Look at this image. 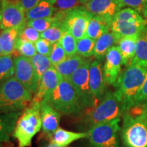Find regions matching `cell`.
<instances>
[{"instance_id":"44","label":"cell","mask_w":147,"mask_h":147,"mask_svg":"<svg viewBox=\"0 0 147 147\" xmlns=\"http://www.w3.org/2000/svg\"><path fill=\"white\" fill-rule=\"evenodd\" d=\"M146 113H147V103H146Z\"/></svg>"},{"instance_id":"19","label":"cell","mask_w":147,"mask_h":147,"mask_svg":"<svg viewBox=\"0 0 147 147\" xmlns=\"http://www.w3.org/2000/svg\"><path fill=\"white\" fill-rule=\"evenodd\" d=\"M121 37L115 33L108 32L95 41V45L93 52V57L95 59L102 61L106 57V54L112 47L118 44Z\"/></svg>"},{"instance_id":"4","label":"cell","mask_w":147,"mask_h":147,"mask_svg":"<svg viewBox=\"0 0 147 147\" xmlns=\"http://www.w3.org/2000/svg\"><path fill=\"white\" fill-rule=\"evenodd\" d=\"M42 128L40 103L32 100L21 113L12 136L17 140L18 147H31L33 138Z\"/></svg>"},{"instance_id":"9","label":"cell","mask_w":147,"mask_h":147,"mask_svg":"<svg viewBox=\"0 0 147 147\" xmlns=\"http://www.w3.org/2000/svg\"><path fill=\"white\" fill-rule=\"evenodd\" d=\"M91 59H87L81 67H79L69 78L76 94L84 108H91L96 105L97 100L92 94L89 86V71Z\"/></svg>"},{"instance_id":"37","label":"cell","mask_w":147,"mask_h":147,"mask_svg":"<svg viewBox=\"0 0 147 147\" xmlns=\"http://www.w3.org/2000/svg\"><path fill=\"white\" fill-rule=\"evenodd\" d=\"M36 51L39 54L46 55L49 57L51 51H52L53 45L51 42L47 41L44 38H40L39 40L34 44Z\"/></svg>"},{"instance_id":"32","label":"cell","mask_w":147,"mask_h":147,"mask_svg":"<svg viewBox=\"0 0 147 147\" xmlns=\"http://www.w3.org/2000/svg\"><path fill=\"white\" fill-rule=\"evenodd\" d=\"M16 50L22 56L32 58L36 54V49L34 43L28 40H24L18 36L16 44Z\"/></svg>"},{"instance_id":"33","label":"cell","mask_w":147,"mask_h":147,"mask_svg":"<svg viewBox=\"0 0 147 147\" xmlns=\"http://www.w3.org/2000/svg\"><path fill=\"white\" fill-rule=\"evenodd\" d=\"M121 8H129L147 18V4L146 0H119Z\"/></svg>"},{"instance_id":"8","label":"cell","mask_w":147,"mask_h":147,"mask_svg":"<svg viewBox=\"0 0 147 147\" xmlns=\"http://www.w3.org/2000/svg\"><path fill=\"white\" fill-rule=\"evenodd\" d=\"M121 119L97 124L88 130L91 147H120L118 133Z\"/></svg>"},{"instance_id":"6","label":"cell","mask_w":147,"mask_h":147,"mask_svg":"<svg viewBox=\"0 0 147 147\" xmlns=\"http://www.w3.org/2000/svg\"><path fill=\"white\" fill-rule=\"evenodd\" d=\"M91 108L82 119V125L89 129L97 124L119 119L124 113L121 103L110 91L104 93L100 104Z\"/></svg>"},{"instance_id":"39","label":"cell","mask_w":147,"mask_h":147,"mask_svg":"<svg viewBox=\"0 0 147 147\" xmlns=\"http://www.w3.org/2000/svg\"><path fill=\"white\" fill-rule=\"evenodd\" d=\"M16 1L26 12L27 11L34 8L41 0H16Z\"/></svg>"},{"instance_id":"5","label":"cell","mask_w":147,"mask_h":147,"mask_svg":"<svg viewBox=\"0 0 147 147\" xmlns=\"http://www.w3.org/2000/svg\"><path fill=\"white\" fill-rule=\"evenodd\" d=\"M42 102L47 103L65 115L79 116L84 109L72 84L69 80L63 78L61 80L56 89Z\"/></svg>"},{"instance_id":"29","label":"cell","mask_w":147,"mask_h":147,"mask_svg":"<svg viewBox=\"0 0 147 147\" xmlns=\"http://www.w3.org/2000/svg\"><path fill=\"white\" fill-rule=\"evenodd\" d=\"M95 40L85 36L82 39L77 40L76 54L82 57L89 58L93 56Z\"/></svg>"},{"instance_id":"38","label":"cell","mask_w":147,"mask_h":147,"mask_svg":"<svg viewBox=\"0 0 147 147\" xmlns=\"http://www.w3.org/2000/svg\"><path fill=\"white\" fill-rule=\"evenodd\" d=\"M145 103H147V76L134 99V106Z\"/></svg>"},{"instance_id":"35","label":"cell","mask_w":147,"mask_h":147,"mask_svg":"<svg viewBox=\"0 0 147 147\" xmlns=\"http://www.w3.org/2000/svg\"><path fill=\"white\" fill-rule=\"evenodd\" d=\"M19 37L34 44L41 38L40 32L29 26L25 27L21 32H19Z\"/></svg>"},{"instance_id":"34","label":"cell","mask_w":147,"mask_h":147,"mask_svg":"<svg viewBox=\"0 0 147 147\" xmlns=\"http://www.w3.org/2000/svg\"><path fill=\"white\" fill-rule=\"evenodd\" d=\"M67 57V55L59 42H57L53 45L52 51L49 55V59L53 66L61 63Z\"/></svg>"},{"instance_id":"45","label":"cell","mask_w":147,"mask_h":147,"mask_svg":"<svg viewBox=\"0 0 147 147\" xmlns=\"http://www.w3.org/2000/svg\"><path fill=\"white\" fill-rule=\"evenodd\" d=\"M146 4H147V0H146Z\"/></svg>"},{"instance_id":"12","label":"cell","mask_w":147,"mask_h":147,"mask_svg":"<svg viewBox=\"0 0 147 147\" xmlns=\"http://www.w3.org/2000/svg\"><path fill=\"white\" fill-rule=\"evenodd\" d=\"M14 76L32 94L38 91L40 79L30 58L21 55L14 59Z\"/></svg>"},{"instance_id":"40","label":"cell","mask_w":147,"mask_h":147,"mask_svg":"<svg viewBox=\"0 0 147 147\" xmlns=\"http://www.w3.org/2000/svg\"><path fill=\"white\" fill-rule=\"evenodd\" d=\"M45 147H63V146H59V145L55 144V143H52L51 142L50 144H49L47 146H45ZM67 147V146H66Z\"/></svg>"},{"instance_id":"25","label":"cell","mask_w":147,"mask_h":147,"mask_svg":"<svg viewBox=\"0 0 147 147\" xmlns=\"http://www.w3.org/2000/svg\"><path fill=\"white\" fill-rule=\"evenodd\" d=\"M19 32L15 28L2 30L1 33V43L3 55H12L16 50V44L19 36Z\"/></svg>"},{"instance_id":"10","label":"cell","mask_w":147,"mask_h":147,"mask_svg":"<svg viewBox=\"0 0 147 147\" xmlns=\"http://www.w3.org/2000/svg\"><path fill=\"white\" fill-rule=\"evenodd\" d=\"M25 11L16 0H2L0 13V29H17L20 32L27 25Z\"/></svg>"},{"instance_id":"3","label":"cell","mask_w":147,"mask_h":147,"mask_svg":"<svg viewBox=\"0 0 147 147\" xmlns=\"http://www.w3.org/2000/svg\"><path fill=\"white\" fill-rule=\"evenodd\" d=\"M32 100V93L14 76L0 82V115L22 111Z\"/></svg>"},{"instance_id":"7","label":"cell","mask_w":147,"mask_h":147,"mask_svg":"<svg viewBox=\"0 0 147 147\" xmlns=\"http://www.w3.org/2000/svg\"><path fill=\"white\" fill-rule=\"evenodd\" d=\"M147 29L144 16L129 8L121 9L114 17L110 30L122 37H138Z\"/></svg>"},{"instance_id":"21","label":"cell","mask_w":147,"mask_h":147,"mask_svg":"<svg viewBox=\"0 0 147 147\" xmlns=\"http://www.w3.org/2000/svg\"><path fill=\"white\" fill-rule=\"evenodd\" d=\"M87 59L79 55L67 57L63 61L54 66L62 78L69 80L71 75L85 63Z\"/></svg>"},{"instance_id":"20","label":"cell","mask_w":147,"mask_h":147,"mask_svg":"<svg viewBox=\"0 0 147 147\" xmlns=\"http://www.w3.org/2000/svg\"><path fill=\"white\" fill-rule=\"evenodd\" d=\"M56 0H41L34 8L27 11V21L38 18L51 17L58 12Z\"/></svg>"},{"instance_id":"30","label":"cell","mask_w":147,"mask_h":147,"mask_svg":"<svg viewBox=\"0 0 147 147\" xmlns=\"http://www.w3.org/2000/svg\"><path fill=\"white\" fill-rule=\"evenodd\" d=\"M14 76V59L12 55L0 57V82Z\"/></svg>"},{"instance_id":"15","label":"cell","mask_w":147,"mask_h":147,"mask_svg":"<svg viewBox=\"0 0 147 147\" xmlns=\"http://www.w3.org/2000/svg\"><path fill=\"white\" fill-rule=\"evenodd\" d=\"M62 77L60 76L54 66L49 68L42 75L40 79L39 87L35 93V96L32 100L41 103L56 89Z\"/></svg>"},{"instance_id":"28","label":"cell","mask_w":147,"mask_h":147,"mask_svg":"<svg viewBox=\"0 0 147 147\" xmlns=\"http://www.w3.org/2000/svg\"><path fill=\"white\" fill-rule=\"evenodd\" d=\"M31 61L40 79H41L42 75L48 69L53 66L51 63L49 57L39 53H36L33 57L31 58Z\"/></svg>"},{"instance_id":"18","label":"cell","mask_w":147,"mask_h":147,"mask_svg":"<svg viewBox=\"0 0 147 147\" xmlns=\"http://www.w3.org/2000/svg\"><path fill=\"white\" fill-rule=\"evenodd\" d=\"M21 111L0 115V147L10 142Z\"/></svg>"},{"instance_id":"43","label":"cell","mask_w":147,"mask_h":147,"mask_svg":"<svg viewBox=\"0 0 147 147\" xmlns=\"http://www.w3.org/2000/svg\"><path fill=\"white\" fill-rule=\"evenodd\" d=\"M1 3H0V13H1Z\"/></svg>"},{"instance_id":"14","label":"cell","mask_w":147,"mask_h":147,"mask_svg":"<svg viewBox=\"0 0 147 147\" xmlns=\"http://www.w3.org/2000/svg\"><path fill=\"white\" fill-rule=\"evenodd\" d=\"M122 59L117 45L110 49L106 56L103 72L105 83L115 84L121 74Z\"/></svg>"},{"instance_id":"42","label":"cell","mask_w":147,"mask_h":147,"mask_svg":"<svg viewBox=\"0 0 147 147\" xmlns=\"http://www.w3.org/2000/svg\"><path fill=\"white\" fill-rule=\"evenodd\" d=\"M80 3H81V4H83L84 5V3L88 2V1H91V0H80Z\"/></svg>"},{"instance_id":"23","label":"cell","mask_w":147,"mask_h":147,"mask_svg":"<svg viewBox=\"0 0 147 147\" xmlns=\"http://www.w3.org/2000/svg\"><path fill=\"white\" fill-rule=\"evenodd\" d=\"M88 137V132H74L59 127L51 138V142L66 147L78 140Z\"/></svg>"},{"instance_id":"1","label":"cell","mask_w":147,"mask_h":147,"mask_svg":"<svg viewBox=\"0 0 147 147\" xmlns=\"http://www.w3.org/2000/svg\"><path fill=\"white\" fill-rule=\"evenodd\" d=\"M146 76L147 65L134 63L127 66L125 70L120 74L114 84V93L121 103L124 113L134 107V99Z\"/></svg>"},{"instance_id":"27","label":"cell","mask_w":147,"mask_h":147,"mask_svg":"<svg viewBox=\"0 0 147 147\" xmlns=\"http://www.w3.org/2000/svg\"><path fill=\"white\" fill-rule=\"evenodd\" d=\"M63 21H59L48 29L45 32L40 34V36L42 38L47 40V41L51 42L52 45L59 42L62 36L65 32V29L64 28Z\"/></svg>"},{"instance_id":"11","label":"cell","mask_w":147,"mask_h":147,"mask_svg":"<svg viewBox=\"0 0 147 147\" xmlns=\"http://www.w3.org/2000/svg\"><path fill=\"white\" fill-rule=\"evenodd\" d=\"M92 16L93 14L84 5L76 7L65 13L63 21L64 28L76 40L82 39L86 36L88 25Z\"/></svg>"},{"instance_id":"13","label":"cell","mask_w":147,"mask_h":147,"mask_svg":"<svg viewBox=\"0 0 147 147\" xmlns=\"http://www.w3.org/2000/svg\"><path fill=\"white\" fill-rule=\"evenodd\" d=\"M84 6L93 15L100 16L111 24L115 16L122 9L119 0H91Z\"/></svg>"},{"instance_id":"31","label":"cell","mask_w":147,"mask_h":147,"mask_svg":"<svg viewBox=\"0 0 147 147\" xmlns=\"http://www.w3.org/2000/svg\"><path fill=\"white\" fill-rule=\"evenodd\" d=\"M59 42L65 51L67 57L76 54L77 40L69 32L65 31Z\"/></svg>"},{"instance_id":"26","label":"cell","mask_w":147,"mask_h":147,"mask_svg":"<svg viewBox=\"0 0 147 147\" xmlns=\"http://www.w3.org/2000/svg\"><path fill=\"white\" fill-rule=\"evenodd\" d=\"M131 63L147 65V29L138 38L135 56Z\"/></svg>"},{"instance_id":"2","label":"cell","mask_w":147,"mask_h":147,"mask_svg":"<svg viewBox=\"0 0 147 147\" xmlns=\"http://www.w3.org/2000/svg\"><path fill=\"white\" fill-rule=\"evenodd\" d=\"M146 103L134 106L123 115L121 138L126 147H147Z\"/></svg>"},{"instance_id":"16","label":"cell","mask_w":147,"mask_h":147,"mask_svg":"<svg viewBox=\"0 0 147 147\" xmlns=\"http://www.w3.org/2000/svg\"><path fill=\"white\" fill-rule=\"evenodd\" d=\"M40 115L42 130L44 133L51 138L59 128L61 113L49 104L42 102L40 103Z\"/></svg>"},{"instance_id":"17","label":"cell","mask_w":147,"mask_h":147,"mask_svg":"<svg viewBox=\"0 0 147 147\" xmlns=\"http://www.w3.org/2000/svg\"><path fill=\"white\" fill-rule=\"evenodd\" d=\"M89 80L90 89L96 100L101 98L105 91V81L102 63L95 59L91 61L89 67Z\"/></svg>"},{"instance_id":"22","label":"cell","mask_w":147,"mask_h":147,"mask_svg":"<svg viewBox=\"0 0 147 147\" xmlns=\"http://www.w3.org/2000/svg\"><path fill=\"white\" fill-rule=\"evenodd\" d=\"M138 37H122L117 44L121 53L123 65L128 66L134 59Z\"/></svg>"},{"instance_id":"41","label":"cell","mask_w":147,"mask_h":147,"mask_svg":"<svg viewBox=\"0 0 147 147\" xmlns=\"http://www.w3.org/2000/svg\"><path fill=\"white\" fill-rule=\"evenodd\" d=\"M3 51L2 48H1V34H0V57L3 56Z\"/></svg>"},{"instance_id":"24","label":"cell","mask_w":147,"mask_h":147,"mask_svg":"<svg viewBox=\"0 0 147 147\" xmlns=\"http://www.w3.org/2000/svg\"><path fill=\"white\" fill-rule=\"evenodd\" d=\"M111 28V23L100 16L93 15L88 25L86 36L96 40Z\"/></svg>"},{"instance_id":"36","label":"cell","mask_w":147,"mask_h":147,"mask_svg":"<svg viewBox=\"0 0 147 147\" xmlns=\"http://www.w3.org/2000/svg\"><path fill=\"white\" fill-rule=\"evenodd\" d=\"M79 4H81L80 0H56L55 5L59 11L68 12L79 6Z\"/></svg>"}]
</instances>
